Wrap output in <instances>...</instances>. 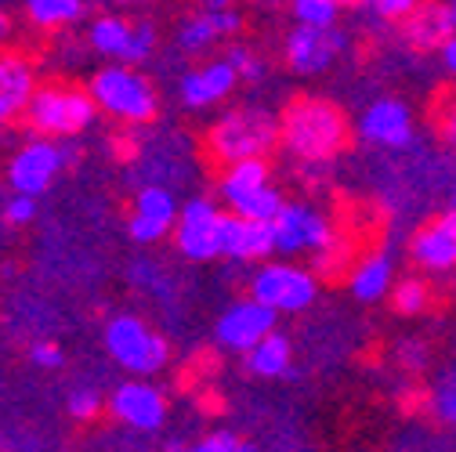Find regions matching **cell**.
Segmentation results:
<instances>
[{
	"label": "cell",
	"mask_w": 456,
	"mask_h": 452,
	"mask_svg": "<svg viewBox=\"0 0 456 452\" xmlns=\"http://www.w3.org/2000/svg\"><path fill=\"white\" fill-rule=\"evenodd\" d=\"M279 134L287 141V149H294L305 159H330L345 145L348 124L337 105H330L322 98H301L287 109V117L279 124Z\"/></svg>",
	"instance_id": "1"
},
{
	"label": "cell",
	"mask_w": 456,
	"mask_h": 452,
	"mask_svg": "<svg viewBox=\"0 0 456 452\" xmlns=\"http://www.w3.org/2000/svg\"><path fill=\"white\" fill-rule=\"evenodd\" d=\"M22 117L29 120L33 131L40 134H59V138H69L77 131H84L91 120H94V101L84 87H73V84H44L33 91L29 105Z\"/></svg>",
	"instance_id": "2"
},
{
	"label": "cell",
	"mask_w": 456,
	"mask_h": 452,
	"mask_svg": "<svg viewBox=\"0 0 456 452\" xmlns=\"http://www.w3.org/2000/svg\"><path fill=\"white\" fill-rule=\"evenodd\" d=\"M87 94H91L94 109L109 112V117H117V120H127V124H149L156 117L152 84L127 66H109V69L94 73Z\"/></svg>",
	"instance_id": "3"
},
{
	"label": "cell",
	"mask_w": 456,
	"mask_h": 452,
	"mask_svg": "<svg viewBox=\"0 0 456 452\" xmlns=\"http://www.w3.org/2000/svg\"><path fill=\"white\" fill-rule=\"evenodd\" d=\"M279 124L268 112L257 109H236L224 112L210 131V152L221 163H240V159H265V152L275 145Z\"/></svg>",
	"instance_id": "4"
},
{
	"label": "cell",
	"mask_w": 456,
	"mask_h": 452,
	"mask_svg": "<svg viewBox=\"0 0 456 452\" xmlns=\"http://www.w3.org/2000/svg\"><path fill=\"white\" fill-rule=\"evenodd\" d=\"M105 348L124 369L142 373V376L163 369V362H167V341L156 329H149L142 319H131V315H120L109 322Z\"/></svg>",
	"instance_id": "5"
},
{
	"label": "cell",
	"mask_w": 456,
	"mask_h": 452,
	"mask_svg": "<svg viewBox=\"0 0 456 452\" xmlns=\"http://www.w3.org/2000/svg\"><path fill=\"white\" fill-rule=\"evenodd\" d=\"M268 229L272 250L279 254H322L333 243L326 217L305 203H282L279 214L268 221Z\"/></svg>",
	"instance_id": "6"
},
{
	"label": "cell",
	"mask_w": 456,
	"mask_h": 452,
	"mask_svg": "<svg viewBox=\"0 0 456 452\" xmlns=\"http://www.w3.org/2000/svg\"><path fill=\"white\" fill-rule=\"evenodd\" d=\"M319 287L312 271L294 268V264H268L254 278V301L265 304L268 311H305L315 301Z\"/></svg>",
	"instance_id": "7"
},
{
	"label": "cell",
	"mask_w": 456,
	"mask_h": 452,
	"mask_svg": "<svg viewBox=\"0 0 456 452\" xmlns=\"http://www.w3.org/2000/svg\"><path fill=\"white\" fill-rule=\"evenodd\" d=\"M152 40H156L152 26H145V22L142 26H131V22L117 19V15H105V19H98L91 26L94 51L109 54V59H117V66H127V69L149 59Z\"/></svg>",
	"instance_id": "8"
},
{
	"label": "cell",
	"mask_w": 456,
	"mask_h": 452,
	"mask_svg": "<svg viewBox=\"0 0 456 452\" xmlns=\"http://www.w3.org/2000/svg\"><path fill=\"white\" fill-rule=\"evenodd\" d=\"M217 232H221V210L207 199H192L175 217V243L189 261L217 257Z\"/></svg>",
	"instance_id": "9"
},
{
	"label": "cell",
	"mask_w": 456,
	"mask_h": 452,
	"mask_svg": "<svg viewBox=\"0 0 456 452\" xmlns=\"http://www.w3.org/2000/svg\"><path fill=\"white\" fill-rule=\"evenodd\" d=\"M62 163H66V156H62L59 145H51V141H29V145H22L15 152L8 178H12V185H15L19 196L37 199L51 185V178L62 171Z\"/></svg>",
	"instance_id": "10"
},
{
	"label": "cell",
	"mask_w": 456,
	"mask_h": 452,
	"mask_svg": "<svg viewBox=\"0 0 456 452\" xmlns=\"http://www.w3.org/2000/svg\"><path fill=\"white\" fill-rule=\"evenodd\" d=\"M275 329V311H268L265 304H257L254 297L250 301H240L232 304L221 322H217V341L224 348H236V351H250L261 336H268Z\"/></svg>",
	"instance_id": "11"
},
{
	"label": "cell",
	"mask_w": 456,
	"mask_h": 452,
	"mask_svg": "<svg viewBox=\"0 0 456 452\" xmlns=\"http://www.w3.org/2000/svg\"><path fill=\"white\" fill-rule=\"evenodd\" d=\"M109 413L120 424L134 427V431H156L167 416V402H163V394L149 383H124V387L112 391Z\"/></svg>",
	"instance_id": "12"
},
{
	"label": "cell",
	"mask_w": 456,
	"mask_h": 452,
	"mask_svg": "<svg viewBox=\"0 0 456 452\" xmlns=\"http://www.w3.org/2000/svg\"><path fill=\"white\" fill-rule=\"evenodd\" d=\"M37 91L33 62L19 51H0V124L19 120Z\"/></svg>",
	"instance_id": "13"
},
{
	"label": "cell",
	"mask_w": 456,
	"mask_h": 452,
	"mask_svg": "<svg viewBox=\"0 0 456 452\" xmlns=\"http://www.w3.org/2000/svg\"><path fill=\"white\" fill-rule=\"evenodd\" d=\"M217 254L236 257V261H257V257L272 254V229L261 221H243L232 214H221Z\"/></svg>",
	"instance_id": "14"
},
{
	"label": "cell",
	"mask_w": 456,
	"mask_h": 452,
	"mask_svg": "<svg viewBox=\"0 0 456 452\" xmlns=\"http://www.w3.org/2000/svg\"><path fill=\"white\" fill-rule=\"evenodd\" d=\"M175 217H178V206L167 189H142L131 214V236L138 243H156L175 229Z\"/></svg>",
	"instance_id": "15"
},
{
	"label": "cell",
	"mask_w": 456,
	"mask_h": 452,
	"mask_svg": "<svg viewBox=\"0 0 456 452\" xmlns=\"http://www.w3.org/2000/svg\"><path fill=\"white\" fill-rule=\"evenodd\" d=\"M362 138L387 145V149H403L413 138V120H410V109L398 101V98H380L377 105L366 109L362 117Z\"/></svg>",
	"instance_id": "16"
},
{
	"label": "cell",
	"mask_w": 456,
	"mask_h": 452,
	"mask_svg": "<svg viewBox=\"0 0 456 452\" xmlns=\"http://www.w3.org/2000/svg\"><path fill=\"white\" fill-rule=\"evenodd\" d=\"M340 51V36L333 29H305L297 26L287 40V62L294 73H322Z\"/></svg>",
	"instance_id": "17"
},
{
	"label": "cell",
	"mask_w": 456,
	"mask_h": 452,
	"mask_svg": "<svg viewBox=\"0 0 456 452\" xmlns=\"http://www.w3.org/2000/svg\"><path fill=\"white\" fill-rule=\"evenodd\" d=\"M413 261L428 271H449L456 261V217L442 214L413 239Z\"/></svg>",
	"instance_id": "18"
},
{
	"label": "cell",
	"mask_w": 456,
	"mask_h": 452,
	"mask_svg": "<svg viewBox=\"0 0 456 452\" xmlns=\"http://www.w3.org/2000/svg\"><path fill=\"white\" fill-rule=\"evenodd\" d=\"M452 29H456V15H452V4L442 0V4H420L410 19H406V36L413 47H424V51H435L442 47L445 40H452Z\"/></svg>",
	"instance_id": "19"
},
{
	"label": "cell",
	"mask_w": 456,
	"mask_h": 452,
	"mask_svg": "<svg viewBox=\"0 0 456 452\" xmlns=\"http://www.w3.org/2000/svg\"><path fill=\"white\" fill-rule=\"evenodd\" d=\"M236 84H240V80H236L232 69H228V62H210V66H203V69H196V73H189V77L182 80V98H185V105H192V109L214 105V101H221L224 94H232Z\"/></svg>",
	"instance_id": "20"
},
{
	"label": "cell",
	"mask_w": 456,
	"mask_h": 452,
	"mask_svg": "<svg viewBox=\"0 0 456 452\" xmlns=\"http://www.w3.org/2000/svg\"><path fill=\"white\" fill-rule=\"evenodd\" d=\"M348 287L359 301H380L391 290V261L384 254H370L366 261L355 264Z\"/></svg>",
	"instance_id": "21"
},
{
	"label": "cell",
	"mask_w": 456,
	"mask_h": 452,
	"mask_svg": "<svg viewBox=\"0 0 456 452\" xmlns=\"http://www.w3.org/2000/svg\"><path fill=\"white\" fill-rule=\"evenodd\" d=\"M261 185H268V163L265 159H240V163H228V171L221 178V196H224V203H236L240 196H247Z\"/></svg>",
	"instance_id": "22"
},
{
	"label": "cell",
	"mask_w": 456,
	"mask_h": 452,
	"mask_svg": "<svg viewBox=\"0 0 456 452\" xmlns=\"http://www.w3.org/2000/svg\"><path fill=\"white\" fill-rule=\"evenodd\" d=\"M250 369L257 376H282L290 369V341L279 333H268L250 348Z\"/></svg>",
	"instance_id": "23"
},
{
	"label": "cell",
	"mask_w": 456,
	"mask_h": 452,
	"mask_svg": "<svg viewBox=\"0 0 456 452\" xmlns=\"http://www.w3.org/2000/svg\"><path fill=\"white\" fill-rule=\"evenodd\" d=\"M84 0H26V15L40 29H59L73 19H80Z\"/></svg>",
	"instance_id": "24"
},
{
	"label": "cell",
	"mask_w": 456,
	"mask_h": 452,
	"mask_svg": "<svg viewBox=\"0 0 456 452\" xmlns=\"http://www.w3.org/2000/svg\"><path fill=\"white\" fill-rule=\"evenodd\" d=\"M228 206H232V217H243V221H261V224H268V221L279 214V206H282V196H279L272 185H261V189H254V192L240 196L236 203H228Z\"/></svg>",
	"instance_id": "25"
},
{
	"label": "cell",
	"mask_w": 456,
	"mask_h": 452,
	"mask_svg": "<svg viewBox=\"0 0 456 452\" xmlns=\"http://www.w3.org/2000/svg\"><path fill=\"white\" fill-rule=\"evenodd\" d=\"M395 311H403V315H420L428 304H431V290H428V282L424 278H403V282H395Z\"/></svg>",
	"instance_id": "26"
},
{
	"label": "cell",
	"mask_w": 456,
	"mask_h": 452,
	"mask_svg": "<svg viewBox=\"0 0 456 452\" xmlns=\"http://www.w3.org/2000/svg\"><path fill=\"white\" fill-rule=\"evenodd\" d=\"M294 19L305 29H333L337 8L333 0H294Z\"/></svg>",
	"instance_id": "27"
},
{
	"label": "cell",
	"mask_w": 456,
	"mask_h": 452,
	"mask_svg": "<svg viewBox=\"0 0 456 452\" xmlns=\"http://www.w3.org/2000/svg\"><path fill=\"white\" fill-rule=\"evenodd\" d=\"M214 40H217V36H214V29H210V22H207V15H203V12L182 26V47H185V51H192V54H196V51H207Z\"/></svg>",
	"instance_id": "28"
},
{
	"label": "cell",
	"mask_w": 456,
	"mask_h": 452,
	"mask_svg": "<svg viewBox=\"0 0 456 452\" xmlns=\"http://www.w3.org/2000/svg\"><path fill=\"white\" fill-rule=\"evenodd\" d=\"M224 62H228V69L236 73V80H261V73H265V66L254 59L247 47H232Z\"/></svg>",
	"instance_id": "29"
},
{
	"label": "cell",
	"mask_w": 456,
	"mask_h": 452,
	"mask_svg": "<svg viewBox=\"0 0 456 452\" xmlns=\"http://www.w3.org/2000/svg\"><path fill=\"white\" fill-rule=\"evenodd\" d=\"M98 409H102V399H98L94 387H77V391L69 394V413H73L77 420H94Z\"/></svg>",
	"instance_id": "30"
},
{
	"label": "cell",
	"mask_w": 456,
	"mask_h": 452,
	"mask_svg": "<svg viewBox=\"0 0 456 452\" xmlns=\"http://www.w3.org/2000/svg\"><path fill=\"white\" fill-rule=\"evenodd\" d=\"M207 15V22H210V29H214V36L221 40V36H232L240 26H243V19L236 15V12H228V8H221V12H203Z\"/></svg>",
	"instance_id": "31"
},
{
	"label": "cell",
	"mask_w": 456,
	"mask_h": 452,
	"mask_svg": "<svg viewBox=\"0 0 456 452\" xmlns=\"http://www.w3.org/2000/svg\"><path fill=\"white\" fill-rule=\"evenodd\" d=\"M370 4L384 15V19H410L424 0H370Z\"/></svg>",
	"instance_id": "32"
},
{
	"label": "cell",
	"mask_w": 456,
	"mask_h": 452,
	"mask_svg": "<svg viewBox=\"0 0 456 452\" xmlns=\"http://www.w3.org/2000/svg\"><path fill=\"white\" fill-rule=\"evenodd\" d=\"M29 359H33L37 366H44V369L62 366V351H59V344H47V341L33 344V348H29Z\"/></svg>",
	"instance_id": "33"
},
{
	"label": "cell",
	"mask_w": 456,
	"mask_h": 452,
	"mask_svg": "<svg viewBox=\"0 0 456 452\" xmlns=\"http://www.w3.org/2000/svg\"><path fill=\"white\" fill-rule=\"evenodd\" d=\"M33 214H37V203H33L29 196H15V199L8 203V221H12V224L33 221Z\"/></svg>",
	"instance_id": "34"
},
{
	"label": "cell",
	"mask_w": 456,
	"mask_h": 452,
	"mask_svg": "<svg viewBox=\"0 0 456 452\" xmlns=\"http://www.w3.org/2000/svg\"><path fill=\"white\" fill-rule=\"evenodd\" d=\"M435 409H438V416H442V420H452V416H456V394H452V380H445V383L438 387V402H435Z\"/></svg>",
	"instance_id": "35"
},
{
	"label": "cell",
	"mask_w": 456,
	"mask_h": 452,
	"mask_svg": "<svg viewBox=\"0 0 456 452\" xmlns=\"http://www.w3.org/2000/svg\"><path fill=\"white\" fill-rule=\"evenodd\" d=\"M232 445H236L232 434H210L203 445H196V448H189V452H232Z\"/></svg>",
	"instance_id": "36"
},
{
	"label": "cell",
	"mask_w": 456,
	"mask_h": 452,
	"mask_svg": "<svg viewBox=\"0 0 456 452\" xmlns=\"http://www.w3.org/2000/svg\"><path fill=\"white\" fill-rule=\"evenodd\" d=\"M398 355H403V366H410V369H420L428 351H424V344L410 341V344H403V348H398Z\"/></svg>",
	"instance_id": "37"
},
{
	"label": "cell",
	"mask_w": 456,
	"mask_h": 452,
	"mask_svg": "<svg viewBox=\"0 0 456 452\" xmlns=\"http://www.w3.org/2000/svg\"><path fill=\"white\" fill-rule=\"evenodd\" d=\"M442 62H445V69H456V40L442 44Z\"/></svg>",
	"instance_id": "38"
},
{
	"label": "cell",
	"mask_w": 456,
	"mask_h": 452,
	"mask_svg": "<svg viewBox=\"0 0 456 452\" xmlns=\"http://www.w3.org/2000/svg\"><path fill=\"white\" fill-rule=\"evenodd\" d=\"M228 4H232V0H200L203 12H221V8H228Z\"/></svg>",
	"instance_id": "39"
},
{
	"label": "cell",
	"mask_w": 456,
	"mask_h": 452,
	"mask_svg": "<svg viewBox=\"0 0 456 452\" xmlns=\"http://www.w3.org/2000/svg\"><path fill=\"white\" fill-rule=\"evenodd\" d=\"M8 36V15H4V8H0V40Z\"/></svg>",
	"instance_id": "40"
},
{
	"label": "cell",
	"mask_w": 456,
	"mask_h": 452,
	"mask_svg": "<svg viewBox=\"0 0 456 452\" xmlns=\"http://www.w3.org/2000/svg\"><path fill=\"white\" fill-rule=\"evenodd\" d=\"M352 4H362V0H333V8H352Z\"/></svg>",
	"instance_id": "41"
},
{
	"label": "cell",
	"mask_w": 456,
	"mask_h": 452,
	"mask_svg": "<svg viewBox=\"0 0 456 452\" xmlns=\"http://www.w3.org/2000/svg\"><path fill=\"white\" fill-rule=\"evenodd\" d=\"M232 452H254V448H250V445H243V441H236V445H232Z\"/></svg>",
	"instance_id": "42"
},
{
	"label": "cell",
	"mask_w": 456,
	"mask_h": 452,
	"mask_svg": "<svg viewBox=\"0 0 456 452\" xmlns=\"http://www.w3.org/2000/svg\"><path fill=\"white\" fill-rule=\"evenodd\" d=\"M167 452H189V448H178V445H175V448H167Z\"/></svg>",
	"instance_id": "43"
},
{
	"label": "cell",
	"mask_w": 456,
	"mask_h": 452,
	"mask_svg": "<svg viewBox=\"0 0 456 452\" xmlns=\"http://www.w3.org/2000/svg\"><path fill=\"white\" fill-rule=\"evenodd\" d=\"M0 452H4V438H0Z\"/></svg>",
	"instance_id": "44"
},
{
	"label": "cell",
	"mask_w": 456,
	"mask_h": 452,
	"mask_svg": "<svg viewBox=\"0 0 456 452\" xmlns=\"http://www.w3.org/2000/svg\"><path fill=\"white\" fill-rule=\"evenodd\" d=\"M138 4H145V0H138Z\"/></svg>",
	"instance_id": "45"
}]
</instances>
